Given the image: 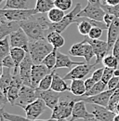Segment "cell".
<instances>
[{"label": "cell", "mask_w": 119, "mask_h": 121, "mask_svg": "<svg viewBox=\"0 0 119 121\" xmlns=\"http://www.w3.org/2000/svg\"><path fill=\"white\" fill-rule=\"evenodd\" d=\"M51 23L46 13H36L25 21L20 22L21 28L28 35L30 41L47 38Z\"/></svg>", "instance_id": "1"}, {"label": "cell", "mask_w": 119, "mask_h": 121, "mask_svg": "<svg viewBox=\"0 0 119 121\" xmlns=\"http://www.w3.org/2000/svg\"><path fill=\"white\" fill-rule=\"evenodd\" d=\"M54 49L52 45L47 40V38L30 41L29 53L34 64H40L44 59Z\"/></svg>", "instance_id": "2"}, {"label": "cell", "mask_w": 119, "mask_h": 121, "mask_svg": "<svg viewBox=\"0 0 119 121\" xmlns=\"http://www.w3.org/2000/svg\"><path fill=\"white\" fill-rule=\"evenodd\" d=\"M64 99H61L53 110L50 118L54 120L58 119H67L68 117H72L73 109L74 104L76 103L74 100V95H66Z\"/></svg>", "instance_id": "3"}, {"label": "cell", "mask_w": 119, "mask_h": 121, "mask_svg": "<svg viewBox=\"0 0 119 121\" xmlns=\"http://www.w3.org/2000/svg\"><path fill=\"white\" fill-rule=\"evenodd\" d=\"M82 10V6L80 3H77L74 7V9L69 12L68 14L64 16V18L60 22H57V23H51L50 24V27H49V32L50 31H55V32H58L60 34H61L63 31L65 30L70 24L74 23L77 18V15L78 13Z\"/></svg>", "instance_id": "4"}, {"label": "cell", "mask_w": 119, "mask_h": 121, "mask_svg": "<svg viewBox=\"0 0 119 121\" xmlns=\"http://www.w3.org/2000/svg\"><path fill=\"white\" fill-rule=\"evenodd\" d=\"M69 53L73 57H83L86 60L87 63H89L90 60L95 56L91 45L85 40L72 45L69 49Z\"/></svg>", "instance_id": "5"}, {"label": "cell", "mask_w": 119, "mask_h": 121, "mask_svg": "<svg viewBox=\"0 0 119 121\" xmlns=\"http://www.w3.org/2000/svg\"><path fill=\"white\" fill-rule=\"evenodd\" d=\"M38 13L35 9H0V15L4 16L9 21L22 22L31 18L33 15Z\"/></svg>", "instance_id": "6"}, {"label": "cell", "mask_w": 119, "mask_h": 121, "mask_svg": "<svg viewBox=\"0 0 119 121\" xmlns=\"http://www.w3.org/2000/svg\"><path fill=\"white\" fill-rule=\"evenodd\" d=\"M37 99L36 96V89L30 87V86H25L23 85L19 93V97L16 100L14 105L20 106L22 109H24L26 106L32 104L33 102H34Z\"/></svg>", "instance_id": "7"}, {"label": "cell", "mask_w": 119, "mask_h": 121, "mask_svg": "<svg viewBox=\"0 0 119 121\" xmlns=\"http://www.w3.org/2000/svg\"><path fill=\"white\" fill-rule=\"evenodd\" d=\"M114 92H115V91L107 90V91H104L103 92H102L100 94H97V95H94L91 97H86V98H82V97H78V96L74 95V100L75 102L83 101L86 104H97V105L107 107L108 103L110 101V98L114 94Z\"/></svg>", "instance_id": "8"}, {"label": "cell", "mask_w": 119, "mask_h": 121, "mask_svg": "<svg viewBox=\"0 0 119 121\" xmlns=\"http://www.w3.org/2000/svg\"><path fill=\"white\" fill-rule=\"evenodd\" d=\"M34 61L32 60V57L28 52L25 56V58L21 61L19 69V74L21 78V81L23 85L32 87V69L34 65Z\"/></svg>", "instance_id": "9"}, {"label": "cell", "mask_w": 119, "mask_h": 121, "mask_svg": "<svg viewBox=\"0 0 119 121\" xmlns=\"http://www.w3.org/2000/svg\"><path fill=\"white\" fill-rule=\"evenodd\" d=\"M105 14H106V12L102 9V7L95 6V5H92L90 3H88V5L78 13L77 18L85 17V18H89V19L94 20V21L103 22Z\"/></svg>", "instance_id": "10"}, {"label": "cell", "mask_w": 119, "mask_h": 121, "mask_svg": "<svg viewBox=\"0 0 119 121\" xmlns=\"http://www.w3.org/2000/svg\"><path fill=\"white\" fill-rule=\"evenodd\" d=\"M97 64H89V63H82L79 65H76L74 67L69 73H67L65 76H63V79L66 80H74V79H83L87 75L95 68Z\"/></svg>", "instance_id": "11"}, {"label": "cell", "mask_w": 119, "mask_h": 121, "mask_svg": "<svg viewBox=\"0 0 119 121\" xmlns=\"http://www.w3.org/2000/svg\"><path fill=\"white\" fill-rule=\"evenodd\" d=\"M9 43L11 48H21L29 52L30 39L21 28L18 29L9 35Z\"/></svg>", "instance_id": "12"}, {"label": "cell", "mask_w": 119, "mask_h": 121, "mask_svg": "<svg viewBox=\"0 0 119 121\" xmlns=\"http://www.w3.org/2000/svg\"><path fill=\"white\" fill-rule=\"evenodd\" d=\"M85 41L89 42V44L91 45L92 48H93V51L95 53V56H96V61L95 63L96 64H99L100 62H102L103 58L107 55L108 53V44H107V41H102L100 39H91L89 37H86L84 39Z\"/></svg>", "instance_id": "13"}, {"label": "cell", "mask_w": 119, "mask_h": 121, "mask_svg": "<svg viewBox=\"0 0 119 121\" xmlns=\"http://www.w3.org/2000/svg\"><path fill=\"white\" fill-rule=\"evenodd\" d=\"M47 106L46 105L44 101L42 99L37 98L34 102H33L32 104H30L24 108L25 114H26V117H28L30 119H37L47 109Z\"/></svg>", "instance_id": "14"}, {"label": "cell", "mask_w": 119, "mask_h": 121, "mask_svg": "<svg viewBox=\"0 0 119 121\" xmlns=\"http://www.w3.org/2000/svg\"><path fill=\"white\" fill-rule=\"evenodd\" d=\"M22 86H23V83L21 81L20 74L12 73V82H11V85L7 93L8 101L11 105H14L16 100L19 97V93H20V91Z\"/></svg>", "instance_id": "15"}, {"label": "cell", "mask_w": 119, "mask_h": 121, "mask_svg": "<svg viewBox=\"0 0 119 121\" xmlns=\"http://www.w3.org/2000/svg\"><path fill=\"white\" fill-rule=\"evenodd\" d=\"M36 96H37V98L42 99L46 104V105L51 110H53L56 106L58 105V104L60 101V93L56 92V91H52V90H48V91H38V90H36Z\"/></svg>", "instance_id": "16"}, {"label": "cell", "mask_w": 119, "mask_h": 121, "mask_svg": "<svg viewBox=\"0 0 119 121\" xmlns=\"http://www.w3.org/2000/svg\"><path fill=\"white\" fill-rule=\"evenodd\" d=\"M20 28V22L9 21L4 16L0 15V39H4Z\"/></svg>", "instance_id": "17"}, {"label": "cell", "mask_w": 119, "mask_h": 121, "mask_svg": "<svg viewBox=\"0 0 119 121\" xmlns=\"http://www.w3.org/2000/svg\"><path fill=\"white\" fill-rule=\"evenodd\" d=\"M53 71L49 70L43 63L34 64L32 69V87L36 89L40 81L48 74H51Z\"/></svg>", "instance_id": "18"}, {"label": "cell", "mask_w": 119, "mask_h": 121, "mask_svg": "<svg viewBox=\"0 0 119 121\" xmlns=\"http://www.w3.org/2000/svg\"><path fill=\"white\" fill-rule=\"evenodd\" d=\"M93 117H94V115L92 113L88 112L87 107H86V103L83 101H78L74 104L72 117H71V119L69 121H75L77 119L85 120L88 118H91Z\"/></svg>", "instance_id": "19"}, {"label": "cell", "mask_w": 119, "mask_h": 121, "mask_svg": "<svg viewBox=\"0 0 119 121\" xmlns=\"http://www.w3.org/2000/svg\"><path fill=\"white\" fill-rule=\"evenodd\" d=\"M93 106H94V110H93L92 114L94 115V117L97 120L114 121L115 116H116V114L115 112L110 111L105 106L97 105V104H93Z\"/></svg>", "instance_id": "20"}, {"label": "cell", "mask_w": 119, "mask_h": 121, "mask_svg": "<svg viewBox=\"0 0 119 121\" xmlns=\"http://www.w3.org/2000/svg\"><path fill=\"white\" fill-rule=\"evenodd\" d=\"M119 38V19L115 18L110 27L108 28L107 34V44H108V52H110L116 40Z\"/></svg>", "instance_id": "21"}, {"label": "cell", "mask_w": 119, "mask_h": 121, "mask_svg": "<svg viewBox=\"0 0 119 121\" xmlns=\"http://www.w3.org/2000/svg\"><path fill=\"white\" fill-rule=\"evenodd\" d=\"M82 63H84V62L72 60L69 56L63 54L62 52L58 50L57 51V62H56L54 70L60 69V68H67L68 69V68H71L72 66H76V65H79Z\"/></svg>", "instance_id": "22"}, {"label": "cell", "mask_w": 119, "mask_h": 121, "mask_svg": "<svg viewBox=\"0 0 119 121\" xmlns=\"http://www.w3.org/2000/svg\"><path fill=\"white\" fill-rule=\"evenodd\" d=\"M12 82V74L10 72V68H3L1 79H0V91L7 96L8 91Z\"/></svg>", "instance_id": "23"}, {"label": "cell", "mask_w": 119, "mask_h": 121, "mask_svg": "<svg viewBox=\"0 0 119 121\" xmlns=\"http://www.w3.org/2000/svg\"><path fill=\"white\" fill-rule=\"evenodd\" d=\"M52 74H53V79H52V84H51L50 90L56 91V92H59V93H63L65 91H70V87H68L65 80L63 78H61L55 72V70L52 72Z\"/></svg>", "instance_id": "24"}, {"label": "cell", "mask_w": 119, "mask_h": 121, "mask_svg": "<svg viewBox=\"0 0 119 121\" xmlns=\"http://www.w3.org/2000/svg\"><path fill=\"white\" fill-rule=\"evenodd\" d=\"M28 52L26 50H24L23 48H10V56L12 57V59L15 61V68L13 73H19V69H20V65L21 63V61L25 58L26 54Z\"/></svg>", "instance_id": "25"}, {"label": "cell", "mask_w": 119, "mask_h": 121, "mask_svg": "<svg viewBox=\"0 0 119 121\" xmlns=\"http://www.w3.org/2000/svg\"><path fill=\"white\" fill-rule=\"evenodd\" d=\"M47 40L52 45L54 48H57V49L63 47L65 44L64 37L61 35V34H60L58 32H55V31H50L47 34Z\"/></svg>", "instance_id": "26"}, {"label": "cell", "mask_w": 119, "mask_h": 121, "mask_svg": "<svg viewBox=\"0 0 119 121\" xmlns=\"http://www.w3.org/2000/svg\"><path fill=\"white\" fill-rule=\"evenodd\" d=\"M70 92L74 95V96H83L86 92V85H85V81L83 79H74L72 80L71 86H70Z\"/></svg>", "instance_id": "27"}, {"label": "cell", "mask_w": 119, "mask_h": 121, "mask_svg": "<svg viewBox=\"0 0 119 121\" xmlns=\"http://www.w3.org/2000/svg\"><path fill=\"white\" fill-rule=\"evenodd\" d=\"M74 23H77L78 32H79L82 35H86V36L89 35V32H90V30H91L92 27H93L92 23L89 22V18H85V17L76 18Z\"/></svg>", "instance_id": "28"}, {"label": "cell", "mask_w": 119, "mask_h": 121, "mask_svg": "<svg viewBox=\"0 0 119 121\" xmlns=\"http://www.w3.org/2000/svg\"><path fill=\"white\" fill-rule=\"evenodd\" d=\"M53 8H55L54 0H36L34 9L38 13H47Z\"/></svg>", "instance_id": "29"}, {"label": "cell", "mask_w": 119, "mask_h": 121, "mask_svg": "<svg viewBox=\"0 0 119 121\" xmlns=\"http://www.w3.org/2000/svg\"><path fill=\"white\" fill-rule=\"evenodd\" d=\"M3 1V0H0ZM28 5V0H6L3 9H24Z\"/></svg>", "instance_id": "30"}, {"label": "cell", "mask_w": 119, "mask_h": 121, "mask_svg": "<svg viewBox=\"0 0 119 121\" xmlns=\"http://www.w3.org/2000/svg\"><path fill=\"white\" fill-rule=\"evenodd\" d=\"M1 115L4 117V118L8 121H55L54 119H30L28 117H24L21 116H18V115H13L8 112H5L4 109H1Z\"/></svg>", "instance_id": "31"}, {"label": "cell", "mask_w": 119, "mask_h": 121, "mask_svg": "<svg viewBox=\"0 0 119 121\" xmlns=\"http://www.w3.org/2000/svg\"><path fill=\"white\" fill-rule=\"evenodd\" d=\"M66 15L64 13L63 10L60 9L58 8H53L52 9H50L48 12H47V17L49 19V21L52 22V23H57V22H60L63 18L64 16Z\"/></svg>", "instance_id": "32"}, {"label": "cell", "mask_w": 119, "mask_h": 121, "mask_svg": "<svg viewBox=\"0 0 119 121\" xmlns=\"http://www.w3.org/2000/svg\"><path fill=\"white\" fill-rule=\"evenodd\" d=\"M57 51H58V49L57 48H54L45 58L44 60L42 61V63L44 65H46L51 71H54V68H55V65H56V62H57Z\"/></svg>", "instance_id": "33"}, {"label": "cell", "mask_w": 119, "mask_h": 121, "mask_svg": "<svg viewBox=\"0 0 119 121\" xmlns=\"http://www.w3.org/2000/svg\"><path fill=\"white\" fill-rule=\"evenodd\" d=\"M106 87H107V84H105V83L102 82V81L97 82V83L93 86V88H92L90 91H87L83 96H80V97H82V98H86V97H91V96L100 94V93L103 92Z\"/></svg>", "instance_id": "34"}, {"label": "cell", "mask_w": 119, "mask_h": 121, "mask_svg": "<svg viewBox=\"0 0 119 121\" xmlns=\"http://www.w3.org/2000/svg\"><path fill=\"white\" fill-rule=\"evenodd\" d=\"M10 43H8V37L0 40V59L3 60L5 57L10 55Z\"/></svg>", "instance_id": "35"}, {"label": "cell", "mask_w": 119, "mask_h": 121, "mask_svg": "<svg viewBox=\"0 0 119 121\" xmlns=\"http://www.w3.org/2000/svg\"><path fill=\"white\" fill-rule=\"evenodd\" d=\"M52 79H53V74H48L47 76H46L40 81L38 87L36 88V90L38 91H48L51 89V84H52Z\"/></svg>", "instance_id": "36"}, {"label": "cell", "mask_w": 119, "mask_h": 121, "mask_svg": "<svg viewBox=\"0 0 119 121\" xmlns=\"http://www.w3.org/2000/svg\"><path fill=\"white\" fill-rule=\"evenodd\" d=\"M118 59H116L113 54H109V55H106L102 60V64H103L105 67H110V68H113V69H117V66H118Z\"/></svg>", "instance_id": "37"}, {"label": "cell", "mask_w": 119, "mask_h": 121, "mask_svg": "<svg viewBox=\"0 0 119 121\" xmlns=\"http://www.w3.org/2000/svg\"><path fill=\"white\" fill-rule=\"evenodd\" d=\"M54 4L56 8L63 11H66L72 8L73 1L72 0H54Z\"/></svg>", "instance_id": "38"}, {"label": "cell", "mask_w": 119, "mask_h": 121, "mask_svg": "<svg viewBox=\"0 0 119 121\" xmlns=\"http://www.w3.org/2000/svg\"><path fill=\"white\" fill-rule=\"evenodd\" d=\"M119 104V94L118 93H115L114 92V94L111 96L110 98V101L108 103V105H107V108L112 111V112H115L116 111V107ZM116 114V113H115Z\"/></svg>", "instance_id": "39"}, {"label": "cell", "mask_w": 119, "mask_h": 121, "mask_svg": "<svg viewBox=\"0 0 119 121\" xmlns=\"http://www.w3.org/2000/svg\"><path fill=\"white\" fill-rule=\"evenodd\" d=\"M115 69L110 68V67H104L103 71V76H102V81L104 82L105 84H108V82L112 79V77L114 76V73H115Z\"/></svg>", "instance_id": "40"}, {"label": "cell", "mask_w": 119, "mask_h": 121, "mask_svg": "<svg viewBox=\"0 0 119 121\" xmlns=\"http://www.w3.org/2000/svg\"><path fill=\"white\" fill-rule=\"evenodd\" d=\"M102 28L100 27H97V26H93L92 29L89 32L88 37L91 38V39H100V37L102 36Z\"/></svg>", "instance_id": "41"}, {"label": "cell", "mask_w": 119, "mask_h": 121, "mask_svg": "<svg viewBox=\"0 0 119 121\" xmlns=\"http://www.w3.org/2000/svg\"><path fill=\"white\" fill-rule=\"evenodd\" d=\"M102 9L105 10L106 13H109V14H112L115 17L118 18L119 19V4L115 6V7H109V6H105L102 5Z\"/></svg>", "instance_id": "42"}, {"label": "cell", "mask_w": 119, "mask_h": 121, "mask_svg": "<svg viewBox=\"0 0 119 121\" xmlns=\"http://www.w3.org/2000/svg\"><path fill=\"white\" fill-rule=\"evenodd\" d=\"M1 61H2V66L3 67H6V68H15V61L10 55L5 57L3 60H1Z\"/></svg>", "instance_id": "43"}, {"label": "cell", "mask_w": 119, "mask_h": 121, "mask_svg": "<svg viewBox=\"0 0 119 121\" xmlns=\"http://www.w3.org/2000/svg\"><path fill=\"white\" fill-rule=\"evenodd\" d=\"M118 84H119V77L118 76H113L112 79L108 82L107 88L110 91H115L116 88L118 87Z\"/></svg>", "instance_id": "44"}, {"label": "cell", "mask_w": 119, "mask_h": 121, "mask_svg": "<svg viewBox=\"0 0 119 121\" xmlns=\"http://www.w3.org/2000/svg\"><path fill=\"white\" fill-rule=\"evenodd\" d=\"M103 71H104V68H99V69H96V70L93 72L91 77L93 78V80H94L96 83L102 81V76H103Z\"/></svg>", "instance_id": "45"}, {"label": "cell", "mask_w": 119, "mask_h": 121, "mask_svg": "<svg viewBox=\"0 0 119 121\" xmlns=\"http://www.w3.org/2000/svg\"><path fill=\"white\" fill-rule=\"evenodd\" d=\"M115 18H116V17H115V16L112 15V14H109V13H106V14H105L104 19H103V22H104V23L106 24L107 28L110 27V25L112 24V22H114V20H115Z\"/></svg>", "instance_id": "46"}, {"label": "cell", "mask_w": 119, "mask_h": 121, "mask_svg": "<svg viewBox=\"0 0 119 121\" xmlns=\"http://www.w3.org/2000/svg\"><path fill=\"white\" fill-rule=\"evenodd\" d=\"M96 84V82L93 80V78L92 77H89V78H87L86 80H85V85H86V89H87V91H90L92 88H93V86Z\"/></svg>", "instance_id": "47"}, {"label": "cell", "mask_w": 119, "mask_h": 121, "mask_svg": "<svg viewBox=\"0 0 119 121\" xmlns=\"http://www.w3.org/2000/svg\"><path fill=\"white\" fill-rule=\"evenodd\" d=\"M112 54H113L116 59H118L119 60V38L116 40V42H115V45H114Z\"/></svg>", "instance_id": "48"}, {"label": "cell", "mask_w": 119, "mask_h": 121, "mask_svg": "<svg viewBox=\"0 0 119 121\" xmlns=\"http://www.w3.org/2000/svg\"><path fill=\"white\" fill-rule=\"evenodd\" d=\"M102 4L109 7H115L119 4V0H102Z\"/></svg>", "instance_id": "49"}, {"label": "cell", "mask_w": 119, "mask_h": 121, "mask_svg": "<svg viewBox=\"0 0 119 121\" xmlns=\"http://www.w3.org/2000/svg\"><path fill=\"white\" fill-rule=\"evenodd\" d=\"M88 2L92 4V5H95V6H99V7H102V0H88Z\"/></svg>", "instance_id": "50"}, {"label": "cell", "mask_w": 119, "mask_h": 121, "mask_svg": "<svg viewBox=\"0 0 119 121\" xmlns=\"http://www.w3.org/2000/svg\"><path fill=\"white\" fill-rule=\"evenodd\" d=\"M114 76H118L119 77V69H115V73H114Z\"/></svg>", "instance_id": "51"}, {"label": "cell", "mask_w": 119, "mask_h": 121, "mask_svg": "<svg viewBox=\"0 0 119 121\" xmlns=\"http://www.w3.org/2000/svg\"><path fill=\"white\" fill-rule=\"evenodd\" d=\"M84 121H100V120H97V119H96V118H95V117H91V118H88V119H85Z\"/></svg>", "instance_id": "52"}, {"label": "cell", "mask_w": 119, "mask_h": 121, "mask_svg": "<svg viewBox=\"0 0 119 121\" xmlns=\"http://www.w3.org/2000/svg\"><path fill=\"white\" fill-rule=\"evenodd\" d=\"M114 121H119V114H116V116H115Z\"/></svg>", "instance_id": "53"}, {"label": "cell", "mask_w": 119, "mask_h": 121, "mask_svg": "<svg viewBox=\"0 0 119 121\" xmlns=\"http://www.w3.org/2000/svg\"><path fill=\"white\" fill-rule=\"evenodd\" d=\"M0 121H6V119H5V118H4V117H3V116H2V115H1V116H0Z\"/></svg>", "instance_id": "54"}, {"label": "cell", "mask_w": 119, "mask_h": 121, "mask_svg": "<svg viewBox=\"0 0 119 121\" xmlns=\"http://www.w3.org/2000/svg\"><path fill=\"white\" fill-rule=\"evenodd\" d=\"M115 93H118V94H119V84H118V87L116 88V90L115 91Z\"/></svg>", "instance_id": "55"}, {"label": "cell", "mask_w": 119, "mask_h": 121, "mask_svg": "<svg viewBox=\"0 0 119 121\" xmlns=\"http://www.w3.org/2000/svg\"><path fill=\"white\" fill-rule=\"evenodd\" d=\"M115 113H116V114H119V104L117 105V107H116V111H115Z\"/></svg>", "instance_id": "56"}, {"label": "cell", "mask_w": 119, "mask_h": 121, "mask_svg": "<svg viewBox=\"0 0 119 121\" xmlns=\"http://www.w3.org/2000/svg\"><path fill=\"white\" fill-rule=\"evenodd\" d=\"M56 121H69V120H67V119H58V120Z\"/></svg>", "instance_id": "57"}, {"label": "cell", "mask_w": 119, "mask_h": 121, "mask_svg": "<svg viewBox=\"0 0 119 121\" xmlns=\"http://www.w3.org/2000/svg\"><path fill=\"white\" fill-rule=\"evenodd\" d=\"M55 121H56V120H55Z\"/></svg>", "instance_id": "58"}]
</instances>
